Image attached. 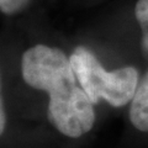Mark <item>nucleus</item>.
Segmentation results:
<instances>
[{"mask_svg": "<svg viewBox=\"0 0 148 148\" xmlns=\"http://www.w3.org/2000/svg\"><path fill=\"white\" fill-rule=\"evenodd\" d=\"M21 75L27 85L48 94V119L62 135L78 138L92 128L94 104L78 82L71 57L61 48L43 43L27 48Z\"/></svg>", "mask_w": 148, "mask_h": 148, "instance_id": "1", "label": "nucleus"}, {"mask_svg": "<svg viewBox=\"0 0 148 148\" xmlns=\"http://www.w3.org/2000/svg\"><path fill=\"white\" fill-rule=\"evenodd\" d=\"M133 11L137 22L142 27L143 43L148 48V0H137Z\"/></svg>", "mask_w": 148, "mask_h": 148, "instance_id": "4", "label": "nucleus"}, {"mask_svg": "<svg viewBox=\"0 0 148 148\" xmlns=\"http://www.w3.org/2000/svg\"><path fill=\"white\" fill-rule=\"evenodd\" d=\"M69 57L78 82L94 105L105 100L111 106L121 108L132 101L141 79L135 67L126 66L109 72L84 46L75 47Z\"/></svg>", "mask_w": 148, "mask_h": 148, "instance_id": "2", "label": "nucleus"}, {"mask_svg": "<svg viewBox=\"0 0 148 148\" xmlns=\"http://www.w3.org/2000/svg\"><path fill=\"white\" fill-rule=\"evenodd\" d=\"M31 0H0V11L6 16H15L24 12Z\"/></svg>", "mask_w": 148, "mask_h": 148, "instance_id": "5", "label": "nucleus"}, {"mask_svg": "<svg viewBox=\"0 0 148 148\" xmlns=\"http://www.w3.org/2000/svg\"><path fill=\"white\" fill-rule=\"evenodd\" d=\"M130 121L141 132H148V69L138 83L130 106Z\"/></svg>", "mask_w": 148, "mask_h": 148, "instance_id": "3", "label": "nucleus"}, {"mask_svg": "<svg viewBox=\"0 0 148 148\" xmlns=\"http://www.w3.org/2000/svg\"><path fill=\"white\" fill-rule=\"evenodd\" d=\"M6 125V115H5V108H4V101L1 100V110H0V133H4Z\"/></svg>", "mask_w": 148, "mask_h": 148, "instance_id": "6", "label": "nucleus"}]
</instances>
